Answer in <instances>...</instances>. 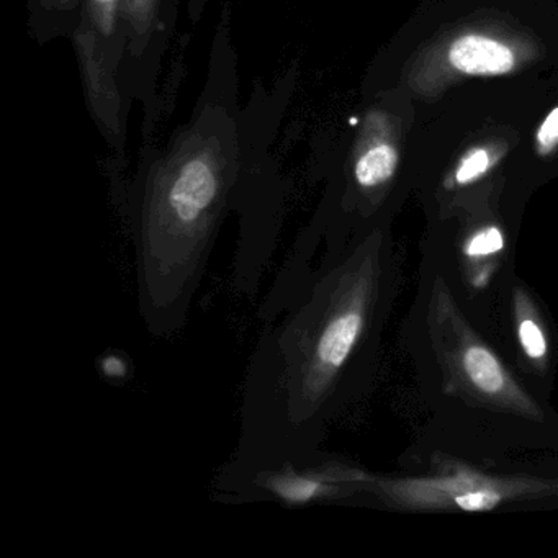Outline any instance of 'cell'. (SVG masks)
Returning a JSON list of instances; mask_svg holds the SVG:
<instances>
[{
	"label": "cell",
	"mask_w": 558,
	"mask_h": 558,
	"mask_svg": "<svg viewBox=\"0 0 558 558\" xmlns=\"http://www.w3.org/2000/svg\"><path fill=\"white\" fill-rule=\"evenodd\" d=\"M449 63L466 76H501L515 68V54L508 45L485 35H465L449 48Z\"/></svg>",
	"instance_id": "cell-3"
},
{
	"label": "cell",
	"mask_w": 558,
	"mask_h": 558,
	"mask_svg": "<svg viewBox=\"0 0 558 558\" xmlns=\"http://www.w3.org/2000/svg\"><path fill=\"white\" fill-rule=\"evenodd\" d=\"M161 0H122L123 28L130 48L140 53L148 45Z\"/></svg>",
	"instance_id": "cell-6"
},
{
	"label": "cell",
	"mask_w": 558,
	"mask_h": 558,
	"mask_svg": "<svg viewBox=\"0 0 558 558\" xmlns=\"http://www.w3.org/2000/svg\"><path fill=\"white\" fill-rule=\"evenodd\" d=\"M463 367L476 387L486 393H496L505 385V375L492 352L473 345L463 355Z\"/></svg>",
	"instance_id": "cell-7"
},
{
	"label": "cell",
	"mask_w": 558,
	"mask_h": 558,
	"mask_svg": "<svg viewBox=\"0 0 558 558\" xmlns=\"http://www.w3.org/2000/svg\"><path fill=\"white\" fill-rule=\"evenodd\" d=\"M244 378L240 436L217 488L243 496L267 473L312 462L365 329L361 277L332 264L264 323Z\"/></svg>",
	"instance_id": "cell-1"
},
{
	"label": "cell",
	"mask_w": 558,
	"mask_h": 558,
	"mask_svg": "<svg viewBox=\"0 0 558 558\" xmlns=\"http://www.w3.org/2000/svg\"><path fill=\"white\" fill-rule=\"evenodd\" d=\"M41 2H45V4H48V2H57V0H41Z\"/></svg>",
	"instance_id": "cell-14"
},
{
	"label": "cell",
	"mask_w": 558,
	"mask_h": 558,
	"mask_svg": "<svg viewBox=\"0 0 558 558\" xmlns=\"http://www.w3.org/2000/svg\"><path fill=\"white\" fill-rule=\"evenodd\" d=\"M505 246L502 241V234L499 233L496 228H488V230L482 231L476 234L466 247V253L470 256H488V254L498 253Z\"/></svg>",
	"instance_id": "cell-10"
},
{
	"label": "cell",
	"mask_w": 558,
	"mask_h": 558,
	"mask_svg": "<svg viewBox=\"0 0 558 558\" xmlns=\"http://www.w3.org/2000/svg\"><path fill=\"white\" fill-rule=\"evenodd\" d=\"M220 136L195 130L156 165L132 217L138 308L146 329L169 338L187 323L233 194Z\"/></svg>",
	"instance_id": "cell-2"
},
{
	"label": "cell",
	"mask_w": 558,
	"mask_h": 558,
	"mask_svg": "<svg viewBox=\"0 0 558 558\" xmlns=\"http://www.w3.org/2000/svg\"><path fill=\"white\" fill-rule=\"evenodd\" d=\"M83 24L89 28L100 50L109 60V54L119 45V34L125 37L122 0H86V19Z\"/></svg>",
	"instance_id": "cell-4"
},
{
	"label": "cell",
	"mask_w": 558,
	"mask_h": 558,
	"mask_svg": "<svg viewBox=\"0 0 558 558\" xmlns=\"http://www.w3.org/2000/svg\"><path fill=\"white\" fill-rule=\"evenodd\" d=\"M519 338H521L522 348L527 352L529 357L541 359L547 351L544 335L538 326L531 319H525L519 328Z\"/></svg>",
	"instance_id": "cell-9"
},
{
	"label": "cell",
	"mask_w": 558,
	"mask_h": 558,
	"mask_svg": "<svg viewBox=\"0 0 558 558\" xmlns=\"http://www.w3.org/2000/svg\"><path fill=\"white\" fill-rule=\"evenodd\" d=\"M499 496L495 493H470V495L459 496L457 505L465 511H483V509L493 508L498 505Z\"/></svg>",
	"instance_id": "cell-12"
},
{
	"label": "cell",
	"mask_w": 558,
	"mask_h": 558,
	"mask_svg": "<svg viewBox=\"0 0 558 558\" xmlns=\"http://www.w3.org/2000/svg\"><path fill=\"white\" fill-rule=\"evenodd\" d=\"M398 151L388 143L368 145L354 162V181L364 191L378 187L393 178L398 168Z\"/></svg>",
	"instance_id": "cell-5"
},
{
	"label": "cell",
	"mask_w": 558,
	"mask_h": 558,
	"mask_svg": "<svg viewBox=\"0 0 558 558\" xmlns=\"http://www.w3.org/2000/svg\"><path fill=\"white\" fill-rule=\"evenodd\" d=\"M558 146V107H555L537 132V149L541 155H548Z\"/></svg>",
	"instance_id": "cell-11"
},
{
	"label": "cell",
	"mask_w": 558,
	"mask_h": 558,
	"mask_svg": "<svg viewBox=\"0 0 558 558\" xmlns=\"http://www.w3.org/2000/svg\"><path fill=\"white\" fill-rule=\"evenodd\" d=\"M489 166H492V155H489L488 149H472V151L462 159L459 168H457L456 181L459 182V184H470V182L482 178V175L488 171Z\"/></svg>",
	"instance_id": "cell-8"
},
{
	"label": "cell",
	"mask_w": 558,
	"mask_h": 558,
	"mask_svg": "<svg viewBox=\"0 0 558 558\" xmlns=\"http://www.w3.org/2000/svg\"><path fill=\"white\" fill-rule=\"evenodd\" d=\"M58 4L61 5V8L70 9L73 8L74 4H76L77 0H57Z\"/></svg>",
	"instance_id": "cell-13"
}]
</instances>
